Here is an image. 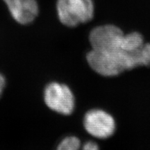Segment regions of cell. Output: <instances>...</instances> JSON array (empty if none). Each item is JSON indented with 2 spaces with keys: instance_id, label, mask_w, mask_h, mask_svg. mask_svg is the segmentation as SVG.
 <instances>
[{
  "instance_id": "1",
  "label": "cell",
  "mask_w": 150,
  "mask_h": 150,
  "mask_svg": "<svg viewBox=\"0 0 150 150\" xmlns=\"http://www.w3.org/2000/svg\"><path fill=\"white\" fill-rule=\"evenodd\" d=\"M90 68L104 78H114L140 67H150V42H145L139 50L102 52L90 50L86 54Z\"/></svg>"
},
{
  "instance_id": "2",
  "label": "cell",
  "mask_w": 150,
  "mask_h": 150,
  "mask_svg": "<svg viewBox=\"0 0 150 150\" xmlns=\"http://www.w3.org/2000/svg\"><path fill=\"white\" fill-rule=\"evenodd\" d=\"M56 11L61 23L73 28L93 20L95 5L93 0H57Z\"/></svg>"
},
{
  "instance_id": "3",
  "label": "cell",
  "mask_w": 150,
  "mask_h": 150,
  "mask_svg": "<svg viewBox=\"0 0 150 150\" xmlns=\"http://www.w3.org/2000/svg\"><path fill=\"white\" fill-rule=\"evenodd\" d=\"M43 97L46 106L56 113L67 116L74 112L76 99L72 89L66 84L57 81L48 83Z\"/></svg>"
},
{
  "instance_id": "4",
  "label": "cell",
  "mask_w": 150,
  "mask_h": 150,
  "mask_svg": "<svg viewBox=\"0 0 150 150\" xmlns=\"http://www.w3.org/2000/svg\"><path fill=\"white\" fill-rule=\"evenodd\" d=\"M125 34L121 28L114 24H103L94 27L88 35L91 49L102 52L124 50Z\"/></svg>"
},
{
  "instance_id": "5",
  "label": "cell",
  "mask_w": 150,
  "mask_h": 150,
  "mask_svg": "<svg viewBox=\"0 0 150 150\" xmlns=\"http://www.w3.org/2000/svg\"><path fill=\"white\" fill-rule=\"evenodd\" d=\"M83 125L88 134L101 140L111 138L117 129V124L113 116L101 108L88 110L84 115Z\"/></svg>"
},
{
  "instance_id": "6",
  "label": "cell",
  "mask_w": 150,
  "mask_h": 150,
  "mask_svg": "<svg viewBox=\"0 0 150 150\" xmlns=\"http://www.w3.org/2000/svg\"><path fill=\"white\" fill-rule=\"evenodd\" d=\"M9 12L19 24L26 25L33 22L39 13L36 0H3Z\"/></svg>"
},
{
  "instance_id": "7",
  "label": "cell",
  "mask_w": 150,
  "mask_h": 150,
  "mask_svg": "<svg viewBox=\"0 0 150 150\" xmlns=\"http://www.w3.org/2000/svg\"><path fill=\"white\" fill-rule=\"evenodd\" d=\"M56 150H100V148L93 140L86 142L81 147V142L78 137L69 136L61 140Z\"/></svg>"
},
{
  "instance_id": "8",
  "label": "cell",
  "mask_w": 150,
  "mask_h": 150,
  "mask_svg": "<svg viewBox=\"0 0 150 150\" xmlns=\"http://www.w3.org/2000/svg\"><path fill=\"white\" fill-rule=\"evenodd\" d=\"M6 86V79L2 74L0 73V97L2 95L4 91Z\"/></svg>"
}]
</instances>
